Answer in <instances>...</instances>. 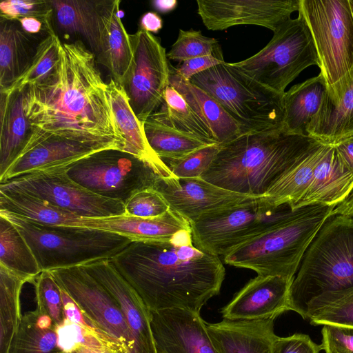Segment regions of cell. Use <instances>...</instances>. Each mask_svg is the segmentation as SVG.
<instances>
[{"instance_id":"obj_48","label":"cell","mask_w":353,"mask_h":353,"mask_svg":"<svg viewBox=\"0 0 353 353\" xmlns=\"http://www.w3.org/2000/svg\"><path fill=\"white\" fill-rule=\"evenodd\" d=\"M223 62L213 56L196 57L183 61L174 67V70L182 79L190 81L194 76Z\"/></svg>"},{"instance_id":"obj_13","label":"cell","mask_w":353,"mask_h":353,"mask_svg":"<svg viewBox=\"0 0 353 353\" xmlns=\"http://www.w3.org/2000/svg\"><path fill=\"white\" fill-rule=\"evenodd\" d=\"M133 61L123 86L135 115L144 124L163 101L170 85V63L160 39L139 29L130 34Z\"/></svg>"},{"instance_id":"obj_50","label":"cell","mask_w":353,"mask_h":353,"mask_svg":"<svg viewBox=\"0 0 353 353\" xmlns=\"http://www.w3.org/2000/svg\"><path fill=\"white\" fill-rule=\"evenodd\" d=\"M140 26L143 30L157 33L162 28L163 21L157 13L148 12L141 17Z\"/></svg>"},{"instance_id":"obj_29","label":"cell","mask_w":353,"mask_h":353,"mask_svg":"<svg viewBox=\"0 0 353 353\" xmlns=\"http://www.w3.org/2000/svg\"><path fill=\"white\" fill-rule=\"evenodd\" d=\"M190 228V223L171 209L157 217L123 214L105 217L102 223L104 231L128 237L132 241H168L179 232Z\"/></svg>"},{"instance_id":"obj_21","label":"cell","mask_w":353,"mask_h":353,"mask_svg":"<svg viewBox=\"0 0 353 353\" xmlns=\"http://www.w3.org/2000/svg\"><path fill=\"white\" fill-rule=\"evenodd\" d=\"M353 132V67L343 77L327 85L320 108L307 134L326 145H333Z\"/></svg>"},{"instance_id":"obj_12","label":"cell","mask_w":353,"mask_h":353,"mask_svg":"<svg viewBox=\"0 0 353 353\" xmlns=\"http://www.w3.org/2000/svg\"><path fill=\"white\" fill-rule=\"evenodd\" d=\"M0 188L39 199L81 216L106 217L125 213L123 202L83 188L68 176L64 168L22 175L0 183Z\"/></svg>"},{"instance_id":"obj_6","label":"cell","mask_w":353,"mask_h":353,"mask_svg":"<svg viewBox=\"0 0 353 353\" xmlns=\"http://www.w3.org/2000/svg\"><path fill=\"white\" fill-rule=\"evenodd\" d=\"M190 82L211 96L239 125L242 134L284 128L283 94L223 62Z\"/></svg>"},{"instance_id":"obj_9","label":"cell","mask_w":353,"mask_h":353,"mask_svg":"<svg viewBox=\"0 0 353 353\" xmlns=\"http://www.w3.org/2000/svg\"><path fill=\"white\" fill-rule=\"evenodd\" d=\"M234 65L261 84L280 93L305 68L319 65L310 30L301 13L274 32L259 52Z\"/></svg>"},{"instance_id":"obj_46","label":"cell","mask_w":353,"mask_h":353,"mask_svg":"<svg viewBox=\"0 0 353 353\" xmlns=\"http://www.w3.org/2000/svg\"><path fill=\"white\" fill-rule=\"evenodd\" d=\"M321 334L325 353H353V327L324 325Z\"/></svg>"},{"instance_id":"obj_39","label":"cell","mask_w":353,"mask_h":353,"mask_svg":"<svg viewBox=\"0 0 353 353\" xmlns=\"http://www.w3.org/2000/svg\"><path fill=\"white\" fill-rule=\"evenodd\" d=\"M61 43L55 32L46 34L38 43L28 69L10 88L0 92L22 90L27 85L44 79L53 71L58 63Z\"/></svg>"},{"instance_id":"obj_22","label":"cell","mask_w":353,"mask_h":353,"mask_svg":"<svg viewBox=\"0 0 353 353\" xmlns=\"http://www.w3.org/2000/svg\"><path fill=\"white\" fill-rule=\"evenodd\" d=\"M104 1H50L53 9V26L65 38L77 37L94 54L103 48Z\"/></svg>"},{"instance_id":"obj_44","label":"cell","mask_w":353,"mask_h":353,"mask_svg":"<svg viewBox=\"0 0 353 353\" xmlns=\"http://www.w3.org/2000/svg\"><path fill=\"white\" fill-rule=\"evenodd\" d=\"M36 301L40 303L54 325L64 319L61 289L49 271H43L35 279Z\"/></svg>"},{"instance_id":"obj_28","label":"cell","mask_w":353,"mask_h":353,"mask_svg":"<svg viewBox=\"0 0 353 353\" xmlns=\"http://www.w3.org/2000/svg\"><path fill=\"white\" fill-rule=\"evenodd\" d=\"M170 85L185 99L199 119L212 132L216 143H228L242 134L239 125L207 92L182 79L170 65Z\"/></svg>"},{"instance_id":"obj_30","label":"cell","mask_w":353,"mask_h":353,"mask_svg":"<svg viewBox=\"0 0 353 353\" xmlns=\"http://www.w3.org/2000/svg\"><path fill=\"white\" fill-rule=\"evenodd\" d=\"M31 36L17 21L0 19V90L10 88L30 67L37 46Z\"/></svg>"},{"instance_id":"obj_4","label":"cell","mask_w":353,"mask_h":353,"mask_svg":"<svg viewBox=\"0 0 353 353\" xmlns=\"http://www.w3.org/2000/svg\"><path fill=\"white\" fill-rule=\"evenodd\" d=\"M353 285V218L330 215L307 249L290 290V309L303 316L316 296Z\"/></svg>"},{"instance_id":"obj_31","label":"cell","mask_w":353,"mask_h":353,"mask_svg":"<svg viewBox=\"0 0 353 353\" xmlns=\"http://www.w3.org/2000/svg\"><path fill=\"white\" fill-rule=\"evenodd\" d=\"M327 88L320 72L284 92V128L288 132L307 135L310 123L320 108Z\"/></svg>"},{"instance_id":"obj_51","label":"cell","mask_w":353,"mask_h":353,"mask_svg":"<svg viewBox=\"0 0 353 353\" xmlns=\"http://www.w3.org/2000/svg\"><path fill=\"white\" fill-rule=\"evenodd\" d=\"M22 30L30 35L39 34L41 32H50L46 26L38 19L34 17H25L17 21Z\"/></svg>"},{"instance_id":"obj_32","label":"cell","mask_w":353,"mask_h":353,"mask_svg":"<svg viewBox=\"0 0 353 353\" xmlns=\"http://www.w3.org/2000/svg\"><path fill=\"white\" fill-rule=\"evenodd\" d=\"M8 353H67L57 347L56 325L37 302L34 310L22 315Z\"/></svg>"},{"instance_id":"obj_37","label":"cell","mask_w":353,"mask_h":353,"mask_svg":"<svg viewBox=\"0 0 353 353\" xmlns=\"http://www.w3.org/2000/svg\"><path fill=\"white\" fill-rule=\"evenodd\" d=\"M147 141L163 161L179 159L208 144L149 117L143 124Z\"/></svg>"},{"instance_id":"obj_36","label":"cell","mask_w":353,"mask_h":353,"mask_svg":"<svg viewBox=\"0 0 353 353\" xmlns=\"http://www.w3.org/2000/svg\"><path fill=\"white\" fill-rule=\"evenodd\" d=\"M28 281L0 265V353H8L21 321L20 295Z\"/></svg>"},{"instance_id":"obj_14","label":"cell","mask_w":353,"mask_h":353,"mask_svg":"<svg viewBox=\"0 0 353 353\" xmlns=\"http://www.w3.org/2000/svg\"><path fill=\"white\" fill-rule=\"evenodd\" d=\"M60 288L104 334L133 353L135 341L115 299L83 265L49 271Z\"/></svg>"},{"instance_id":"obj_26","label":"cell","mask_w":353,"mask_h":353,"mask_svg":"<svg viewBox=\"0 0 353 353\" xmlns=\"http://www.w3.org/2000/svg\"><path fill=\"white\" fill-rule=\"evenodd\" d=\"M120 3V0L104 1L103 48L97 61L107 68L116 82L123 86L132 64L133 51L130 34L119 17Z\"/></svg>"},{"instance_id":"obj_5","label":"cell","mask_w":353,"mask_h":353,"mask_svg":"<svg viewBox=\"0 0 353 353\" xmlns=\"http://www.w3.org/2000/svg\"><path fill=\"white\" fill-rule=\"evenodd\" d=\"M335 206L311 205L224 256L225 263L260 276L294 279L303 257Z\"/></svg>"},{"instance_id":"obj_52","label":"cell","mask_w":353,"mask_h":353,"mask_svg":"<svg viewBox=\"0 0 353 353\" xmlns=\"http://www.w3.org/2000/svg\"><path fill=\"white\" fill-rule=\"evenodd\" d=\"M332 214H342L353 218V189L345 199L334 208Z\"/></svg>"},{"instance_id":"obj_25","label":"cell","mask_w":353,"mask_h":353,"mask_svg":"<svg viewBox=\"0 0 353 353\" xmlns=\"http://www.w3.org/2000/svg\"><path fill=\"white\" fill-rule=\"evenodd\" d=\"M107 92L117 126L124 140V152L151 164L161 177H175L168 166L150 148L140 122L132 109L126 92L121 84L111 78Z\"/></svg>"},{"instance_id":"obj_3","label":"cell","mask_w":353,"mask_h":353,"mask_svg":"<svg viewBox=\"0 0 353 353\" xmlns=\"http://www.w3.org/2000/svg\"><path fill=\"white\" fill-rule=\"evenodd\" d=\"M323 144L285 128L241 134L219 145L201 178L228 190L264 196L287 171Z\"/></svg>"},{"instance_id":"obj_41","label":"cell","mask_w":353,"mask_h":353,"mask_svg":"<svg viewBox=\"0 0 353 353\" xmlns=\"http://www.w3.org/2000/svg\"><path fill=\"white\" fill-rule=\"evenodd\" d=\"M205 56H213L221 61H225L218 40L203 35L199 30L192 29L179 30L176 41L167 53L168 59L179 63Z\"/></svg>"},{"instance_id":"obj_10","label":"cell","mask_w":353,"mask_h":353,"mask_svg":"<svg viewBox=\"0 0 353 353\" xmlns=\"http://www.w3.org/2000/svg\"><path fill=\"white\" fill-rule=\"evenodd\" d=\"M63 168L80 185L124 204L138 192L153 188L161 177L147 161L117 149L96 152Z\"/></svg>"},{"instance_id":"obj_16","label":"cell","mask_w":353,"mask_h":353,"mask_svg":"<svg viewBox=\"0 0 353 353\" xmlns=\"http://www.w3.org/2000/svg\"><path fill=\"white\" fill-rule=\"evenodd\" d=\"M153 188L165 198L171 210L190 223L204 214L263 197L228 190L201 177H159Z\"/></svg>"},{"instance_id":"obj_1","label":"cell","mask_w":353,"mask_h":353,"mask_svg":"<svg viewBox=\"0 0 353 353\" xmlns=\"http://www.w3.org/2000/svg\"><path fill=\"white\" fill-rule=\"evenodd\" d=\"M22 92L24 112L31 126L22 153L52 137L101 143L124 151L125 142L113 116L107 83L96 56L82 41L61 43L53 71Z\"/></svg>"},{"instance_id":"obj_34","label":"cell","mask_w":353,"mask_h":353,"mask_svg":"<svg viewBox=\"0 0 353 353\" xmlns=\"http://www.w3.org/2000/svg\"><path fill=\"white\" fill-rule=\"evenodd\" d=\"M325 145L310 152L276 182L265 194L270 203L275 206L289 204L294 209L308 189Z\"/></svg>"},{"instance_id":"obj_45","label":"cell","mask_w":353,"mask_h":353,"mask_svg":"<svg viewBox=\"0 0 353 353\" xmlns=\"http://www.w3.org/2000/svg\"><path fill=\"white\" fill-rule=\"evenodd\" d=\"M170 209L165 198L154 188L138 192L125 204V215L141 218L160 216Z\"/></svg>"},{"instance_id":"obj_20","label":"cell","mask_w":353,"mask_h":353,"mask_svg":"<svg viewBox=\"0 0 353 353\" xmlns=\"http://www.w3.org/2000/svg\"><path fill=\"white\" fill-rule=\"evenodd\" d=\"M105 149L115 148L101 143L48 138L25 150L0 178V183L25 174L66 167Z\"/></svg>"},{"instance_id":"obj_11","label":"cell","mask_w":353,"mask_h":353,"mask_svg":"<svg viewBox=\"0 0 353 353\" xmlns=\"http://www.w3.org/2000/svg\"><path fill=\"white\" fill-rule=\"evenodd\" d=\"M299 13L310 30L320 72L331 85L353 67V15L349 0H301Z\"/></svg>"},{"instance_id":"obj_47","label":"cell","mask_w":353,"mask_h":353,"mask_svg":"<svg viewBox=\"0 0 353 353\" xmlns=\"http://www.w3.org/2000/svg\"><path fill=\"white\" fill-rule=\"evenodd\" d=\"M321 345L304 334L295 333L285 337H278L274 353H319Z\"/></svg>"},{"instance_id":"obj_19","label":"cell","mask_w":353,"mask_h":353,"mask_svg":"<svg viewBox=\"0 0 353 353\" xmlns=\"http://www.w3.org/2000/svg\"><path fill=\"white\" fill-rule=\"evenodd\" d=\"M119 305L135 341L133 353H156L149 309L110 259L83 265Z\"/></svg>"},{"instance_id":"obj_8","label":"cell","mask_w":353,"mask_h":353,"mask_svg":"<svg viewBox=\"0 0 353 353\" xmlns=\"http://www.w3.org/2000/svg\"><path fill=\"white\" fill-rule=\"evenodd\" d=\"M304 208L293 209L289 204L275 206L263 196L210 212L190 223L193 242L204 251L224 256L273 225L299 213Z\"/></svg>"},{"instance_id":"obj_54","label":"cell","mask_w":353,"mask_h":353,"mask_svg":"<svg viewBox=\"0 0 353 353\" xmlns=\"http://www.w3.org/2000/svg\"><path fill=\"white\" fill-rule=\"evenodd\" d=\"M70 353H113L110 350L97 346H81Z\"/></svg>"},{"instance_id":"obj_7","label":"cell","mask_w":353,"mask_h":353,"mask_svg":"<svg viewBox=\"0 0 353 353\" xmlns=\"http://www.w3.org/2000/svg\"><path fill=\"white\" fill-rule=\"evenodd\" d=\"M19 230L43 271L83 265L111 259L132 241L126 236L73 226H53L0 210Z\"/></svg>"},{"instance_id":"obj_38","label":"cell","mask_w":353,"mask_h":353,"mask_svg":"<svg viewBox=\"0 0 353 353\" xmlns=\"http://www.w3.org/2000/svg\"><path fill=\"white\" fill-rule=\"evenodd\" d=\"M313 325L353 327V285L323 293L311 300L303 316Z\"/></svg>"},{"instance_id":"obj_53","label":"cell","mask_w":353,"mask_h":353,"mask_svg":"<svg viewBox=\"0 0 353 353\" xmlns=\"http://www.w3.org/2000/svg\"><path fill=\"white\" fill-rule=\"evenodd\" d=\"M152 5L159 12L168 13L176 8L177 1L176 0H154L152 1Z\"/></svg>"},{"instance_id":"obj_17","label":"cell","mask_w":353,"mask_h":353,"mask_svg":"<svg viewBox=\"0 0 353 353\" xmlns=\"http://www.w3.org/2000/svg\"><path fill=\"white\" fill-rule=\"evenodd\" d=\"M150 314L156 353H219L200 313L174 308Z\"/></svg>"},{"instance_id":"obj_43","label":"cell","mask_w":353,"mask_h":353,"mask_svg":"<svg viewBox=\"0 0 353 353\" xmlns=\"http://www.w3.org/2000/svg\"><path fill=\"white\" fill-rule=\"evenodd\" d=\"M219 149V144H210L179 159L163 162L178 179L199 178L209 168Z\"/></svg>"},{"instance_id":"obj_23","label":"cell","mask_w":353,"mask_h":353,"mask_svg":"<svg viewBox=\"0 0 353 353\" xmlns=\"http://www.w3.org/2000/svg\"><path fill=\"white\" fill-rule=\"evenodd\" d=\"M274 319L232 321L206 323L219 353H274L278 336Z\"/></svg>"},{"instance_id":"obj_24","label":"cell","mask_w":353,"mask_h":353,"mask_svg":"<svg viewBox=\"0 0 353 353\" xmlns=\"http://www.w3.org/2000/svg\"><path fill=\"white\" fill-rule=\"evenodd\" d=\"M353 189V174L340 160L332 145H326L311 183L294 209L311 205L336 206Z\"/></svg>"},{"instance_id":"obj_33","label":"cell","mask_w":353,"mask_h":353,"mask_svg":"<svg viewBox=\"0 0 353 353\" xmlns=\"http://www.w3.org/2000/svg\"><path fill=\"white\" fill-rule=\"evenodd\" d=\"M150 117L208 144L216 143L210 130L199 119L184 97L171 85L165 91L161 106Z\"/></svg>"},{"instance_id":"obj_15","label":"cell","mask_w":353,"mask_h":353,"mask_svg":"<svg viewBox=\"0 0 353 353\" xmlns=\"http://www.w3.org/2000/svg\"><path fill=\"white\" fill-rule=\"evenodd\" d=\"M301 0H197V12L210 30L254 25L276 30L299 11Z\"/></svg>"},{"instance_id":"obj_2","label":"cell","mask_w":353,"mask_h":353,"mask_svg":"<svg viewBox=\"0 0 353 353\" xmlns=\"http://www.w3.org/2000/svg\"><path fill=\"white\" fill-rule=\"evenodd\" d=\"M110 260L149 310L200 313L225 274L219 256L194 245L191 229L168 241H132Z\"/></svg>"},{"instance_id":"obj_49","label":"cell","mask_w":353,"mask_h":353,"mask_svg":"<svg viewBox=\"0 0 353 353\" xmlns=\"http://www.w3.org/2000/svg\"><path fill=\"white\" fill-rule=\"evenodd\" d=\"M345 167L353 174V132L332 145Z\"/></svg>"},{"instance_id":"obj_42","label":"cell","mask_w":353,"mask_h":353,"mask_svg":"<svg viewBox=\"0 0 353 353\" xmlns=\"http://www.w3.org/2000/svg\"><path fill=\"white\" fill-rule=\"evenodd\" d=\"M1 19L18 21L25 17L39 19L48 29L54 32L53 9L50 1L45 0H5L0 3Z\"/></svg>"},{"instance_id":"obj_35","label":"cell","mask_w":353,"mask_h":353,"mask_svg":"<svg viewBox=\"0 0 353 353\" xmlns=\"http://www.w3.org/2000/svg\"><path fill=\"white\" fill-rule=\"evenodd\" d=\"M0 265L32 282L41 272L25 239L6 217L0 215Z\"/></svg>"},{"instance_id":"obj_18","label":"cell","mask_w":353,"mask_h":353,"mask_svg":"<svg viewBox=\"0 0 353 353\" xmlns=\"http://www.w3.org/2000/svg\"><path fill=\"white\" fill-rule=\"evenodd\" d=\"M293 279L260 276L250 280L220 312L224 319H275L290 310V290Z\"/></svg>"},{"instance_id":"obj_55","label":"cell","mask_w":353,"mask_h":353,"mask_svg":"<svg viewBox=\"0 0 353 353\" xmlns=\"http://www.w3.org/2000/svg\"><path fill=\"white\" fill-rule=\"evenodd\" d=\"M349 2H350L352 13V15H353V0H349Z\"/></svg>"},{"instance_id":"obj_40","label":"cell","mask_w":353,"mask_h":353,"mask_svg":"<svg viewBox=\"0 0 353 353\" xmlns=\"http://www.w3.org/2000/svg\"><path fill=\"white\" fill-rule=\"evenodd\" d=\"M56 333L57 347L67 353L81 346H97L106 348L113 353H127L119 344L100 330L88 329L65 318L56 326Z\"/></svg>"},{"instance_id":"obj_27","label":"cell","mask_w":353,"mask_h":353,"mask_svg":"<svg viewBox=\"0 0 353 353\" xmlns=\"http://www.w3.org/2000/svg\"><path fill=\"white\" fill-rule=\"evenodd\" d=\"M0 178L18 159L31 135L23 104L22 90L0 92Z\"/></svg>"}]
</instances>
